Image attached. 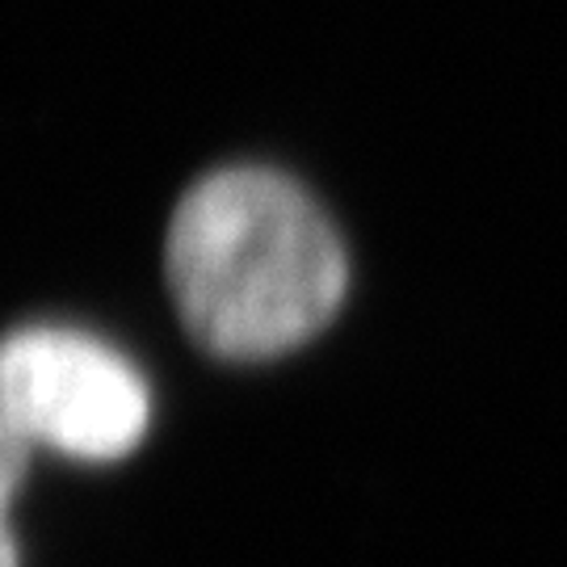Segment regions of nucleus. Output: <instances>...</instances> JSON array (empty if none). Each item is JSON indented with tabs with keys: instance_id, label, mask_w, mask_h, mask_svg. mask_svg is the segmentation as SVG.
<instances>
[{
	"instance_id": "1",
	"label": "nucleus",
	"mask_w": 567,
	"mask_h": 567,
	"mask_svg": "<svg viewBox=\"0 0 567 567\" xmlns=\"http://www.w3.org/2000/svg\"><path fill=\"white\" fill-rule=\"evenodd\" d=\"M168 290L206 353L261 362L311 341L344 299V248L320 206L269 168H224L168 227Z\"/></svg>"
},
{
	"instance_id": "2",
	"label": "nucleus",
	"mask_w": 567,
	"mask_h": 567,
	"mask_svg": "<svg viewBox=\"0 0 567 567\" xmlns=\"http://www.w3.org/2000/svg\"><path fill=\"white\" fill-rule=\"evenodd\" d=\"M4 437L51 446L84 463H110L140 446L147 429V386L110 344L30 328L4 349Z\"/></svg>"
},
{
	"instance_id": "3",
	"label": "nucleus",
	"mask_w": 567,
	"mask_h": 567,
	"mask_svg": "<svg viewBox=\"0 0 567 567\" xmlns=\"http://www.w3.org/2000/svg\"><path fill=\"white\" fill-rule=\"evenodd\" d=\"M4 567H18V543H13V534H4Z\"/></svg>"
}]
</instances>
